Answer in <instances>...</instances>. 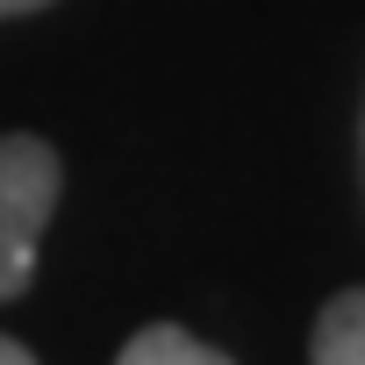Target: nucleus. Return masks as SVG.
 <instances>
[{
	"label": "nucleus",
	"instance_id": "nucleus-4",
	"mask_svg": "<svg viewBox=\"0 0 365 365\" xmlns=\"http://www.w3.org/2000/svg\"><path fill=\"white\" fill-rule=\"evenodd\" d=\"M0 365H36V358H29V351H22L15 336H0Z\"/></svg>",
	"mask_w": 365,
	"mask_h": 365
},
{
	"label": "nucleus",
	"instance_id": "nucleus-3",
	"mask_svg": "<svg viewBox=\"0 0 365 365\" xmlns=\"http://www.w3.org/2000/svg\"><path fill=\"white\" fill-rule=\"evenodd\" d=\"M115 365H237V358H222L215 344H201L194 329H179V322H150V329H136L122 344Z\"/></svg>",
	"mask_w": 365,
	"mask_h": 365
},
{
	"label": "nucleus",
	"instance_id": "nucleus-5",
	"mask_svg": "<svg viewBox=\"0 0 365 365\" xmlns=\"http://www.w3.org/2000/svg\"><path fill=\"white\" fill-rule=\"evenodd\" d=\"M36 8H51V0H0V22L8 15H36Z\"/></svg>",
	"mask_w": 365,
	"mask_h": 365
},
{
	"label": "nucleus",
	"instance_id": "nucleus-1",
	"mask_svg": "<svg viewBox=\"0 0 365 365\" xmlns=\"http://www.w3.org/2000/svg\"><path fill=\"white\" fill-rule=\"evenodd\" d=\"M65 165L43 136H0V301L36 279V244L58 208Z\"/></svg>",
	"mask_w": 365,
	"mask_h": 365
},
{
	"label": "nucleus",
	"instance_id": "nucleus-2",
	"mask_svg": "<svg viewBox=\"0 0 365 365\" xmlns=\"http://www.w3.org/2000/svg\"><path fill=\"white\" fill-rule=\"evenodd\" d=\"M308 358H315V365H365V287H344V294L315 315Z\"/></svg>",
	"mask_w": 365,
	"mask_h": 365
}]
</instances>
